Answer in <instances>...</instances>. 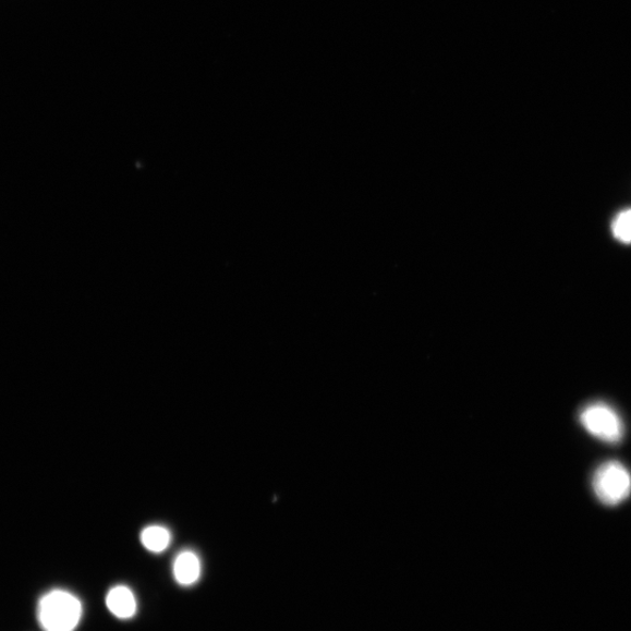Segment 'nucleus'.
<instances>
[{
    "instance_id": "obj_6",
    "label": "nucleus",
    "mask_w": 631,
    "mask_h": 631,
    "mask_svg": "<svg viewBox=\"0 0 631 631\" xmlns=\"http://www.w3.org/2000/svg\"><path fill=\"white\" fill-rule=\"evenodd\" d=\"M141 543L153 554L165 553L171 544L170 531L160 525H150L141 533Z\"/></svg>"
},
{
    "instance_id": "obj_3",
    "label": "nucleus",
    "mask_w": 631,
    "mask_h": 631,
    "mask_svg": "<svg viewBox=\"0 0 631 631\" xmlns=\"http://www.w3.org/2000/svg\"><path fill=\"white\" fill-rule=\"evenodd\" d=\"M580 421L598 440L618 444L623 438L624 427L620 415L604 402L590 404L581 412Z\"/></svg>"
},
{
    "instance_id": "obj_4",
    "label": "nucleus",
    "mask_w": 631,
    "mask_h": 631,
    "mask_svg": "<svg viewBox=\"0 0 631 631\" xmlns=\"http://www.w3.org/2000/svg\"><path fill=\"white\" fill-rule=\"evenodd\" d=\"M106 606L120 620H131L138 610L135 593L125 585L111 587L106 596Z\"/></svg>"
},
{
    "instance_id": "obj_2",
    "label": "nucleus",
    "mask_w": 631,
    "mask_h": 631,
    "mask_svg": "<svg viewBox=\"0 0 631 631\" xmlns=\"http://www.w3.org/2000/svg\"><path fill=\"white\" fill-rule=\"evenodd\" d=\"M596 497L606 506H618L631 493V475L618 461H609L597 469L593 478Z\"/></svg>"
},
{
    "instance_id": "obj_5",
    "label": "nucleus",
    "mask_w": 631,
    "mask_h": 631,
    "mask_svg": "<svg viewBox=\"0 0 631 631\" xmlns=\"http://www.w3.org/2000/svg\"><path fill=\"white\" fill-rule=\"evenodd\" d=\"M173 578L178 585L191 587L196 585L202 577V561L193 551H182L177 555L172 566Z\"/></svg>"
},
{
    "instance_id": "obj_1",
    "label": "nucleus",
    "mask_w": 631,
    "mask_h": 631,
    "mask_svg": "<svg viewBox=\"0 0 631 631\" xmlns=\"http://www.w3.org/2000/svg\"><path fill=\"white\" fill-rule=\"evenodd\" d=\"M37 620L43 631H75L84 617V605L66 590L45 593L37 604Z\"/></svg>"
},
{
    "instance_id": "obj_7",
    "label": "nucleus",
    "mask_w": 631,
    "mask_h": 631,
    "mask_svg": "<svg viewBox=\"0 0 631 631\" xmlns=\"http://www.w3.org/2000/svg\"><path fill=\"white\" fill-rule=\"evenodd\" d=\"M612 234L623 244H631V209L624 210L614 220Z\"/></svg>"
}]
</instances>
